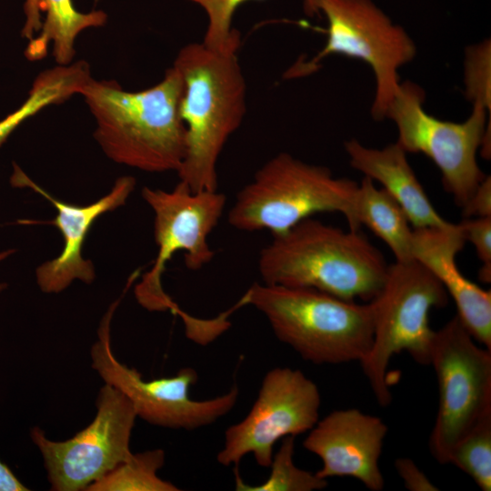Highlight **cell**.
Segmentation results:
<instances>
[{
	"mask_svg": "<svg viewBox=\"0 0 491 491\" xmlns=\"http://www.w3.org/2000/svg\"><path fill=\"white\" fill-rule=\"evenodd\" d=\"M94 420L73 437L53 441L38 426L30 436L38 447L51 490L80 491L133 454L130 438L136 413L129 399L105 384L97 394Z\"/></svg>",
	"mask_w": 491,
	"mask_h": 491,
	"instance_id": "12",
	"label": "cell"
},
{
	"mask_svg": "<svg viewBox=\"0 0 491 491\" xmlns=\"http://www.w3.org/2000/svg\"><path fill=\"white\" fill-rule=\"evenodd\" d=\"M464 218L491 216V178L486 175L462 207Z\"/></svg>",
	"mask_w": 491,
	"mask_h": 491,
	"instance_id": "28",
	"label": "cell"
},
{
	"mask_svg": "<svg viewBox=\"0 0 491 491\" xmlns=\"http://www.w3.org/2000/svg\"><path fill=\"white\" fill-rule=\"evenodd\" d=\"M358 183L336 177L326 166L313 165L288 153L270 158L235 195L228 211L231 226L245 232H287L321 212L344 215L356 230L354 208Z\"/></svg>",
	"mask_w": 491,
	"mask_h": 491,
	"instance_id": "5",
	"label": "cell"
},
{
	"mask_svg": "<svg viewBox=\"0 0 491 491\" xmlns=\"http://www.w3.org/2000/svg\"><path fill=\"white\" fill-rule=\"evenodd\" d=\"M5 286H6L5 284L0 283V293H1L3 290H5Z\"/></svg>",
	"mask_w": 491,
	"mask_h": 491,
	"instance_id": "30",
	"label": "cell"
},
{
	"mask_svg": "<svg viewBox=\"0 0 491 491\" xmlns=\"http://www.w3.org/2000/svg\"><path fill=\"white\" fill-rule=\"evenodd\" d=\"M349 163L365 176L377 181L403 208L415 228L450 225L431 204L406 158L396 142L383 148L367 147L356 139L344 143Z\"/></svg>",
	"mask_w": 491,
	"mask_h": 491,
	"instance_id": "17",
	"label": "cell"
},
{
	"mask_svg": "<svg viewBox=\"0 0 491 491\" xmlns=\"http://www.w3.org/2000/svg\"><path fill=\"white\" fill-rule=\"evenodd\" d=\"M320 406L317 385L301 370H269L247 415L225 430L216 461L238 466L244 456L252 455L258 466L269 467L275 445L312 429L319 420Z\"/></svg>",
	"mask_w": 491,
	"mask_h": 491,
	"instance_id": "13",
	"label": "cell"
},
{
	"mask_svg": "<svg viewBox=\"0 0 491 491\" xmlns=\"http://www.w3.org/2000/svg\"><path fill=\"white\" fill-rule=\"evenodd\" d=\"M23 10L21 35L29 41L25 57L30 61L43 59L52 46V55L60 65L72 63L81 32L103 26L107 21L104 11L80 12L73 0H25Z\"/></svg>",
	"mask_w": 491,
	"mask_h": 491,
	"instance_id": "18",
	"label": "cell"
},
{
	"mask_svg": "<svg viewBox=\"0 0 491 491\" xmlns=\"http://www.w3.org/2000/svg\"><path fill=\"white\" fill-rule=\"evenodd\" d=\"M117 303L111 305L100 323L97 340L90 349L91 366L105 384L129 399L137 417L165 428L196 430L216 422L234 408L239 396L237 386L216 397L195 400L189 396L198 379L194 368L185 367L173 376L145 381L136 369L120 363L113 353L110 336Z\"/></svg>",
	"mask_w": 491,
	"mask_h": 491,
	"instance_id": "9",
	"label": "cell"
},
{
	"mask_svg": "<svg viewBox=\"0 0 491 491\" xmlns=\"http://www.w3.org/2000/svg\"><path fill=\"white\" fill-rule=\"evenodd\" d=\"M357 230L367 226L391 250L396 261L406 262L413 256V229L398 203L383 188H377L372 179L364 176L358 184L355 208Z\"/></svg>",
	"mask_w": 491,
	"mask_h": 491,
	"instance_id": "19",
	"label": "cell"
},
{
	"mask_svg": "<svg viewBox=\"0 0 491 491\" xmlns=\"http://www.w3.org/2000/svg\"><path fill=\"white\" fill-rule=\"evenodd\" d=\"M142 196L155 214L157 256L152 268L136 286L135 296L149 310L175 312L178 306L161 285L166 264L180 251L188 269L198 270L211 262L215 251L208 236L223 215L226 197L218 190L193 192L181 181L172 191L145 186Z\"/></svg>",
	"mask_w": 491,
	"mask_h": 491,
	"instance_id": "11",
	"label": "cell"
},
{
	"mask_svg": "<svg viewBox=\"0 0 491 491\" xmlns=\"http://www.w3.org/2000/svg\"><path fill=\"white\" fill-rule=\"evenodd\" d=\"M387 268L383 254L359 230L344 231L312 217L273 235L258 258L264 284L313 288L353 301L373 300Z\"/></svg>",
	"mask_w": 491,
	"mask_h": 491,
	"instance_id": "3",
	"label": "cell"
},
{
	"mask_svg": "<svg viewBox=\"0 0 491 491\" xmlns=\"http://www.w3.org/2000/svg\"><path fill=\"white\" fill-rule=\"evenodd\" d=\"M373 306V341L360 362L377 403L392 401L388 381L391 358L406 352L419 365H429L434 330L429 314L443 307L448 295L439 280L416 259L388 265L383 286L370 301Z\"/></svg>",
	"mask_w": 491,
	"mask_h": 491,
	"instance_id": "6",
	"label": "cell"
},
{
	"mask_svg": "<svg viewBox=\"0 0 491 491\" xmlns=\"http://www.w3.org/2000/svg\"><path fill=\"white\" fill-rule=\"evenodd\" d=\"M466 242L460 223L413 229V256L442 284L454 300L456 316L474 339L491 349V291L468 280L456 256Z\"/></svg>",
	"mask_w": 491,
	"mask_h": 491,
	"instance_id": "16",
	"label": "cell"
},
{
	"mask_svg": "<svg viewBox=\"0 0 491 491\" xmlns=\"http://www.w3.org/2000/svg\"><path fill=\"white\" fill-rule=\"evenodd\" d=\"M448 464L468 475L481 490H491V416L481 420L456 444Z\"/></svg>",
	"mask_w": 491,
	"mask_h": 491,
	"instance_id": "23",
	"label": "cell"
},
{
	"mask_svg": "<svg viewBox=\"0 0 491 491\" xmlns=\"http://www.w3.org/2000/svg\"><path fill=\"white\" fill-rule=\"evenodd\" d=\"M295 436L282 439L278 450L274 453L270 464L271 472L266 481L259 485L246 484L237 474L235 466V490L238 491H314L327 486L326 479L316 473L304 470L294 463Z\"/></svg>",
	"mask_w": 491,
	"mask_h": 491,
	"instance_id": "22",
	"label": "cell"
},
{
	"mask_svg": "<svg viewBox=\"0 0 491 491\" xmlns=\"http://www.w3.org/2000/svg\"><path fill=\"white\" fill-rule=\"evenodd\" d=\"M14 186L29 187L48 200L56 209L50 222L64 238L62 252L55 259L43 263L36 269V281L45 293H59L75 279L90 284L95 279V268L90 260L82 256V247L93 223L103 214L123 205L135 185L133 176L119 177L111 191L87 205H75L58 200L33 182L17 165L11 177Z\"/></svg>",
	"mask_w": 491,
	"mask_h": 491,
	"instance_id": "15",
	"label": "cell"
},
{
	"mask_svg": "<svg viewBox=\"0 0 491 491\" xmlns=\"http://www.w3.org/2000/svg\"><path fill=\"white\" fill-rule=\"evenodd\" d=\"M199 5L207 18L203 44L206 46L224 50L238 49L239 33L233 27L232 21L236 9L250 0H186ZM320 0H304L305 12L309 15L319 13Z\"/></svg>",
	"mask_w": 491,
	"mask_h": 491,
	"instance_id": "24",
	"label": "cell"
},
{
	"mask_svg": "<svg viewBox=\"0 0 491 491\" xmlns=\"http://www.w3.org/2000/svg\"><path fill=\"white\" fill-rule=\"evenodd\" d=\"M29 490L0 459V491Z\"/></svg>",
	"mask_w": 491,
	"mask_h": 491,
	"instance_id": "29",
	"label": "cell"
},
{
	"mask_svg": "<svg viewBox=\"0 0 491 491\" xmlns=\"http://www.w3.org/2000/svg\"><path fill=\"white\" fill-rule=\"evenodd\" d=\"M460 224L466 240L473 244L482 262L479 279L489 284L491 281V216L464 218Z\"/></svg>",
	"mask_w": 491,
	"mask_h": 491,
	"instance_id": "26",
	"label": "cell"
},
{
	"mask_svg": "<svg viewBox=\"0 0 491 491\" xmlns=\"http://www.w3.org/2000/svg\"><path fill=\"white\" fill-rule=\"evenodd\" d=\"M165 459L162 449L132 454L85 491H177L176 486L157 476Z\"/></svg>",
	"mask_w": 491,
	"mask_h": 491,
	"instance_id": "21",
	"label": "cell"
},
{
	"mask_svg": "<svg viewBox=\"0 0 491 491\" xmlns=\"http://www.w3.org/2000/svg\"><path fill=\"white\" fill-rule=\"evenodd\" d=\"M425 92L416 84L400 83L390 102L386 117L397 128L396 143L406 153H422L439 168L444 188L461 208L486 177L478 166L476 153L486 135H490V120L482 105H473L463 122L441 120L424 109Z\"/></svg>",
	"mask_w": 491,
	"mask_h": 491,
	"instance_id": "8",
	"label": "cell"
},
{
	"mask_svg": "<svg viewBox=\"0 0 491 491\" xmlns=\"http://www.w3.org/2000/svg\"><path fill=\"white\" fill-rule=\"evenodd\" d=\"M236 48L183 46L173 64L182 81L179 113L185 150L176 171L193 192L218 189L217 163L246 112V84Z\"/></svg>",
	"mask_w": 491,
	"mask_h": 491,
	"instance_id": "1",
	"label": "cell"
},
{
	"mask_svg": "<svg viewBox=\"0 0 491 491\" xmlns=\"http://www.w3.org/2000/svg\"><path fill=\"white\" fill-rule=\"evenodd\" d=\"M319 12L327 20L326 42L305 74L330 55L362 60L376 79L371 115L383 120L400 85L398 69L416 55L415 42L372 0H320Z\"/></svg>",
	"mask_w": 491,
	"mask_h": 491,
	"instance_id": "10",
	"label": "cell"
},
{
	"mask_svg": "<svg viewBox=\"0 0 491 491\" xmlns=\"http://www.w3.org/2000/svg\"><path fill=\"white\" fill-rule=\"evenodd\" d=\"M464 82L466 97L472 105L491 112V43L485 40L466 47Z\"/></svg>",
	"mask_w": 491,
	"mask_h": 491,
	"instance_id": "25",
	"label": "cell"
},
{
	"mask_svg": "<svg viewBox=\"0 0 491 491\" xmlns=\"http://www.w3.org/2000/svg\"><path fill=\"white\" fill-rule=\"evenodd\" d=\"M92 78L89 65L78 61L57 65L41 72L33 82L25 102L0 120V145L26 119L52 105H58L75 95H80Z\"/></svg>",
	"mask_w": 491,
	"mask_h": 491,
	"instance_id": "20",
	"label": "cell"
},
{
	"mask_svg": "<svg viewBox=\"0 0 491 491\" xmlns=\"http://www.w3.org/2000/svg\"><path fill=\"white\" fill-rule=\"evenodd\" d=\"M241 302L262 313L280 342L315 365L360 363L372 346L371 302L264 283H254Z\"/></svg>",
	"mask_w": 491,
	"mask_h": 491,
	"instance_id": "4",
	"label": "cell"
},
{
	"mask_svg": "<svg viewBox=\"0 0 491 491\" xmlns=\"http://www.w3.org/2000/svg\"><path fill=\"white\" fill-rule=\"evenodd\" d=\"M388 427L357 408L334 410L319 419L303 446L322 461L319 477H352L371 491H381L385 478L379 460Z\"/></svg>",
	"mask_w": 491,
	"mask_h": 491,
	"instance_id": "14",
	"label": "cell"
},
{
	"mask_svg": "<svg viewBox=\"0 0 491 491\" xmlns=\"http://www.w3.org/2000/svg\"><path fill=\"white\" fill-rule=\"evenodd\" d=\"M395 468L402 479L405 487L409 491H437L425 473L409 457H399L395 461Z\"/></svg>",
	"mask_w": 491,
	"mask_h": 491,
	"instance_id": "27",
	"label": "cell"
},
{
	"mask_svg": "<svg viewBox=\"0 0 491 491\" xmlns=\"http://www.w3.org/2000/svg\"><path fill=\"white\" fill-rule=\"evenodd\" d=\"M181 92V77L172 66L146 89L126 91L114 80L91 78L80 95L95 118L94 136L110 159L162 173L176 172L185 155Z\"/></svg>",
	"mask_w": 491,
	"mask_h": 491,
	"instance_id": "2",
	"label": "cell"
},
{
	"mask_svg": "<svg viewBox=\"0 0 491 491\" xmlns=\"http://www.w3.org/2000/svg\"><path fill=\"white\" fill-rule=\"evenodd\" d=\"M429 365L439 402L428 447L445 465L456 444L491 416V349L478 344L455 316L434 331Z\"/></svg>",
	"mask_w": 491,
	"mask_h": 491,
	"instance_id": "7",
	"label": "cell"
}]
</instances>
